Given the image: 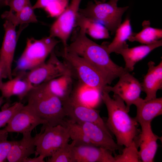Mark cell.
I'll return each mask as SVG.
<instances>
[{
	"mask_svg": "<svg viewBox=\"0 0 162 162\" xmlns=\"http://www.w3.org/2000/svg\"><path fill=\"white\" fill-rule=\"evenodd\" d=\"M78 26L79 31L64 51L74 53L85 58L100 74L107 84L110 85L115 79L129 72L112 60L107 50L108 44H97L87 37L83 25Z\"/></svg>",
	"mask_w": 162,
	"mask_h": 162,
	"instance_id": "1",
	"label": "cell"
},
{
	"mask_svg": "<svg viewBox=\"0 0 162 162\" xmlns=\"http://www.w3.org/2000/svg\"><path fill=\"white\" fill-rule=\"evenodd\" d=\"M101 97L107 110L108 118L105 123L108 129L115 135L118 145L129 146L139 134L138 123L129 115L124 101L118 96L114 94L112 98L104 90Z\"/></svg>",
	"mask_w": 162,
	"mask_h": 162,
	"instance_id": "2",
	"label": "cell"
},
{
	"mask_svg": "<svg viewBox=\"0 0 162 162\" xmlns=\"http://www.w3.org/2000/svg\"><path fill=\"white\" fill-rule=\"evenodd\" d=\"M26 96L27 104L40 118L47 122L45 125H63L66 116L62 102L47 90L42 84L34 87Z\"/></svg>",
	"mask_w": 162,
	"mask_h": 162,
	"instance_id": "3",
	"label": "cell"
},
{
	"mask_svg": "<svg viewBox=\"0 0 162 162\" xmlns=\"http://www.w3.org/2000/svg\"><path fill=\"white\" fill-rule=\"evenodd\" d=\"M60 41L50 36L38 40L28 38L25 50L17 61L14 74L29 70L45 62Z\"/></svg>",
	"mask_w": 162,
	"mask_h": 162,
	"instance_id": "4",
	"label": "cell"
},
{
	"mask_svg": "<svg viewBox=\"0 0 162 162\" xmlns=\"http://www.w3.org/2000/svg\"><path fill=\"white\" fill-rule=\"evenodd\" d=\"M129 6L119 7L109 1L99 3L89 2L86 7L80 8L79 13L103 25L114 34L121 24L122 17Z\"/></svg>",
	"mask_w": 162,
	"mask_h": 162,
	"instance_id": "5",
	"label": "cell"
},
{
	"mask_svg": "<svg viewBox=\"0 0 162 162\" xmlns=\"http://www.w3.org/2000/svg\"><path fill=\"white\" fill-rule=\"evenodd\" d=\"M62 56L72 76L74 73L81 82L102 92L107 84L100 74L90 63L74 52L63 50Z\"/></svg>",
	"mask_w": 162,
	"mask_h": 162,
	"instance_id": "6",
	"label": "cell"
},
{
	"mask_svg": "<svg viewBox=\"0 0 162 162\" xmlns=\"http://www.w3.org/2000/svg\"><path fill=\"white\" fill-rule=\"evenodd\" d=\"M70 139L68 130L64 126L43 125L40 132L37 134L35 157H51L68 143Z\"/></svg>",
	"mask_w": 162,
	"mask_h": 162,
	"instance_id": "7",
	"label": "cell"
},
{
	"mask_svg": "<svg viewBox=\"0 0 162 162\" xmlns=\"http://www.w3.org/2000/svg\"><path fill=\"white\" fill-rule=\"evenodd\" d=\"M68 74L72 75L70 70L64 62H62L58 59L53 50L46 62L26 72V76L34 87Z\"/></svg>",
	"mask_w": 162,
	"mask_h": 162,
	"instance_id": "8",
	"label": "cell"
},
{
	"mask_svg": "<svg viewBox=\"0 0 162 162\" xmlns=\"http://www.w3.org/2000/svg\"><path fill=\"white\" fill-rule=\"evenodd\" d=\"M82 0H71L69 5L51 26L50 36L59 38L65 49L68 38L75 26Z\"/></svg>",
	"mask_w": 162,
	"mask_h": 162,
	"instance_id": "9",
	"label": "cell"
},
{
	"mask_svg": "<svg viewBox=\"0 0 162 162\" xmlns=\"http://www.w3.org/2000/svg\"><path fill=\"white\" fill-rule=\"evenodd\" d=\"M129 73L120 76L118 81L113 86L107 85L104 89L118 96L125 103L126 110L128 112L131 105H135L140 99L142 91L141 83Z\"/></svg>",
	"mask_w": 162,
	"mask_h": 162,
	"instance_id": "10",
	"label": "cell"
},
{
	"mask_svg": "<svg viewBox=\"0 0 162 162\" xmlns=\"http://www.w3.org/2000/svg\"><path fill=\"white\" fill-rule=\"evenodd\" d=\"M62 103L66 116L70 120L78 123L89 122L95 124L110 134L100 116L99 111L81 104L70 97Z\"/></svg>",
	"mask_w": 162,
	"mask_h": 162,
	"instance_id": "11",
	"label": "cell"
},
{
	"mask_svg": "<svg viewBox=\"0 0 162 162\" xmlns=\"http://www.w3.org/2000/svg\"><path fill=\"white\" fill-rule=\"evenodd\" d=\"M47 124L27 104L23 105L14 114L4 128L8 133H31L37 126Z\"/></svg>",
	"mask_w": 162,
	"mask_h": 162,
	"instance_id": "12",
	"label": "cell"
},
{
	"mask_svg": "<svg viewBox=\"0 0 162 162\" xmlns=\"http://www.w3.org/2000/svg\"><path fill=\"white\" fill-rule=\"evenodd\" d=\"M3 26L4 35L0 50V61L2 65L5 78H12V65L18 39L16 27L5 20Z\"/></svg>",
	"mask_w": 162,
	"mask_h": 162,
	"instance_id": "13",
	"label": "cell"
},
{
	"mask_svg": "<svg viewBox=\"0 0 162 162\" xmlns=\"http://www.w3.org/2000/svg\"><path fill=\"white\" fill-rule=\"evenodd\" d=\"M141 130L137 142L140 159L143 162L154 161L158 148L157 140L160 137L155 134L152 129L151 123L140 124Z\"/></svg>",
	"mask_w": 162,
	"mask_h": 162,
	"instance_id": "14",
	"label": "cell"
},
{
	"mask_svg": "<svg viewBox=\"0 0 162 162\" xmlns=\"http://www.w3.org/2000/svg\"><path fill=\"white\" fill-rule=\"evenodd\" d=\"M75 162H115L112 152L92 145H75Z\"/></svg>",
	"mask_w": 162,
	"mask_h": 162,
	"instance_id": "15",
	"label": "cell"
},
{
	"mask_svg": "<svg viewBox=\"0 0 162 162\" xmlns=\"http://www.w3.org/2000/svg\"><path fill=\"white\" fill-rule=\"evenodd\" d=\"M78 124L93 145L106 149L113 153L116 150H121V146L115 142L111 134L98 125L89 122Z\"/></svg>",
	"mask_w": 162,
	"mask_h": 162,
	"instance_id": "16",
	"label": "cell"
},
{
	"mask_svg": "<svg viewBox=\"0 0 162 162\" xmlns=\"http://www.w3.org/2000/svg\"><path fill=\"white\" fill-rule=\"evenodd\" d=\"M15 75L14 78L3 82L0 90L4 98L9 99L15 95L21 100L34 86L27 79L26 71L19 72Z\"/></svg>",
	"mask_w": 162,
	"mask_h": 162,
	"instance_id": "17",
	"label": "cell"
},
{
	"mask_svg": "<svg viewBox=\"0 0 162 162\" xmlns=\"http://www.w3.org/2000/svg\"><path fill=\"white\" fill-rule=\"evenodd\" d=\"M162 45L160 39L152 44L129 48L126 44L115 53L121 55L125 63V68L130 72L132 71L136 63L142 59L152 51Z\"/></svg>",
	"mask_w": 162,
	"mask_h": 162,
	"instance_id": "18",
	"label": "cell"
},
{
	"mask_svg": "<svg viewBox=\"0 0 162 162\" xmlns=\"http://www.w3.org/2000/svg\"><path fill=\"white\" fill-rule=\"evenodd\" d=\"M148 70L141 83L142 90L146 94L144 99L148 100L156 98L158 90L162 89V61L157 65L152 61L148 63Z\"/></svg>",
	"mask_w": 162,
	"mask_h": 162,
	"instance_id": "19",
	"label": "cell"
},
{
	"mask_svg": "<svg viewBox=\"0 0 162 162\" xmlns=\"http://www.w3.org/2000/svg\"><path fill=\"white\" fill-rule=\"evenodd\" d=\"M31 134L23 133L21 140L13 141L7 157L9 162H23L30 155L35 154L37 134L33 137Z\"/></svg>",
	"mask_w": 162,
	"mask_h": 162,
	"instance_id": "20",
	"label": "cell"
},
{
	"mask_svg": "<svg viewBox=\"0 0 162 162\" xmlns=\"http://www.w3.org/2000/svg\"><path fill=\"white\" fill-rule=\"evenodd\" d=\"M136 115L134 118L140 124L151 123L153 119L162 114V98L145 100L141 98L135 105Z\"/></svg>",
	"mask_w": 162,
	"mask_h": 162,
	"instance_id": "21",
	"label": "cell"
},
{
	"mask_svg": "<svg viewBox=\"0 0 162 162\" xmlns=\"http://www.w3.org/2000/svg\"><path fill=\"white\" fill-rule=\"evenodd\" d=\"M72 76L65 74L42 84L47 90L63 102L69 99L71 94Z\"/></svg>",
	"mask_w": 162,
	"mask_h": 162,
	"instance_id": "22",
	"label": "cell"
},
{
	"mask_svg": "<svg viewBox=\"0 0 162 162\" xmlns=\"http://www.w3.org/2000/svg\"><path fill=\"white\" fill-rule=\"evenodd\" d=\"M101 93L98 89L81 82L70 97L81 104L94 108L102 100Z\"/></svg>",
	"mask_w": 162,
	"mask_h": 162,
	"instance_id": "23",
	"label": "cell"
},
{
	"mask_svg": "<svg viewBox=\"0 0 162 162\" xmlns=\"http://www.w3.org/2000/svg\"><path fill=\"white\" fill-rule=\"evenodd\" d=\"M142 28L138 33L132 32L128 40L130 42L137 41L145 45L152 44L162 38L161 29L150 26L149 20H144L142 24Z\"/></svg>",
	"mask_w": 162,
	"mask_h": 162,
	"instance_id": "24",
	"label": "cell"
},
{
	"mask_svg": "<svg viewBox=\"0 0 162 162\" xmlns=\"http://www.w3.org/2000/svg\"><path fill=\"white\" fill-rule=\"evenodd\" d=\"M1 17L10 22L15 26L19 25H27L30 23H37L38 21L31 4L15 13L10 10L6 11L2 14Z\"/></svg>",
	"mask_w": 162,
	"mask_h": 162,
	"instance_id": "25",
	"label": "cell"
},
{
	"mask_svg": "<svg viewBox=\"0 0 162 162\" xmlns=\"http://www.w3.org/2000/svg\"><path fill=\"white\" fill-rule=\"evenodd\" d=\"M132 32L130 20L127 18L116 30L115 36L112 42L108 43L107 47L108 53L110 54L112 52H115L122 47L127 44L126 40Z\"/></svg>",
	"mask_w": 162,
	"mask_h": 162,
	"instance_id": "26",
	"label": "cell"
},
{
	"mask_svg": "<svg viewBox=\"0 0 162 162\" xmlns=\"http://www.w3.org/2000/svg\"><path fill=\"white\" fill-rule=\"evenodd\" d=\"M76 23L83 24L86 28V33L96 39H106L110 38L109 31L102 24L86 17L79 12Z\"/></svg>",
	"mask_w": 162,
	"mask_h": 162,
	"instance_id": "27",
	"label": "cell"
},
{
	"mask_svg": "<svg viewBox=\"0 0 162 162\" xmlns=\"http://www.w3.org/2000/svg\"><path fill=\"white\" fill-rule=\"evenodd\" d=\"M69 0H37L33 9H44L51 17H58L68 5Z\"/></svg>",
	"mask_w": 162,
	"mask_h": 162,
	"instance_id": "28",
	"label": "cell"
},
{
	"mask_svg": "<svg viewBox=\"0 0 162 162\" xmlns=\"http://www.w3.org/2000/svg\"><path fill=\"white\" fill-rule=\"evenodd\" d=\"M63 125L67 128L70 139L76 142V145H93L79 124L65 118Z\"/></svg>",
	"mask_w": 162,
	"mask_h": 162,
	"instance_id": "29",
	"label": "cell"
},
{
	"mask_svg": "<svg viewBox=\"0 0 162 162\" xmlns=\"http://www.w3.org/2000/svg\"><path fill=\"white\" fill-rule=\"evenodd\" d=\"M76 142H68L53 154L47 160L48 162H75L74 148Z\"/></svg>",
	"mask_w": 162,
	"mask_h": 162,
	"instance_id": "30",
	"label": "cell"
},
{
	"mask_svg": "<svg viewBox=\"0 0 162 162\" xmlns=\"http://www.w3.org/2000/svg\"><path fill=\"white\" fill-rule=\"evenodd\" d=\"M138 148L134 140L130 146L125 147L122 150L121 154L114 156L115 162H141Z\"/></svg>",
	"mask_w": 162,
	"mask_h": 162,
	"instance_id": "31",
	"label": "cell"
},
{
	"mask_svg": "<svg viewBox=\"0 0 162 162\" xmlns=\"http://www.w3.org/2000/svg\"><path fill=\"white\" fill-rule=\"evenodd\" d=\"M8 132L4 128L0 130V162L5 161L11 147L13 141L8 140Z\"/></svg>",
	"mask_w": 162,
	"mask_h": 162,
	"instance_id": "32",
	"label": "cell"
},
{
	"mask_svg": "<svg viewBox=\"0 0 162 162\" xmlns=\"http://www.w3.org/2000/svg\"><path fill=\"white\" fill-rule=\"evenodd\" d=\"M23 105L20 102H17L0 111V128L6 125L14 114Z\"/></svg>",
	"mask_w": 162,
	"mask_h": 162,
	"instance_id": "33",
	"label": "cell"
},
{
	"mask_svg": "<svg viewBox=\"0 0 162 162\" xmlns=\"http://www.w3.org/2000/svg\"><path fill=\"white\" fill-rule=\"evenodd\" d=\"M31 4L30 0H8L6 6L9 7L10 10L17 12Z\"/></svg>",
	"mask_w": 162,
	"mask_h": 162,
	"instance_id": "34",
	"label": "cell"
},
{
	"mask_svg": "<svg viewBox=\"0 0 162 162\" xmlns=\"http://www.w3.org/2000/svg\"><path fill=\"white\" fill-rule=\"evenodd\" d=\"M44 158L42 156L38 155L32 158H28L23 162H44Z\"/></svg>",
	"mask_w": 162,
	"mask_h": 162,
	"instance_id": "35",
	"label": "cell"
},
{
	"mask_svg": "<svg viewBox=\"0 0 162 162\" xmlns=\"http://www.w3.org/2000/svg\"><path fill=\"white\" fill-rule=\"evenodd\" d=\"M6 79L4 69L0 61V88L3 83L2 79Z\"/></svg>",
	"mask_w": 162,
	"mask_h": 162,
	"instance_id": "36",
	"label": "cell"
},
{
	"mask_svg": "<svg viewBox=\"0 0 162 162\" xmlns=\"http://www.w3.org/2000/svg\"><path fill=\"white\" fill-rule=\"evenodd\" d=\"M8 0H0V7L4 6H6Z\"/></svg>",
	"mask_w": 162,
	"mask_h": 162,
	"instance_id": "37",
	"label": "cell"
},
{
	"mask_svg": "<svg viewBox=\"0 0 162 162\" xmlns=\"http://www.w3.org/2000/svg\"><path fill=\"white\" fill-rule=\"evenodd\" d=\"M118 0H110L109 2L112 4H117V2Z\"/></svg>",
	"mask_w": 162,
	"mask_h": 162,
	"instance_id": "38",
	"label": "cell"
},
{
	"mask_svg": "<svg viewBox=\"0 0 162 162\" xmlns=\"http://www.w3.org/2000/svg\"><path fill=\"white\" fill-rule=\"evenodd\" d=\"M4 102V98L2 97H0V107Z\"/></svg>",
	"mask_w": 162,
	"mask_h": 162,
	"instance_id": "39",
	"label": "cell"
}]
</instances>
